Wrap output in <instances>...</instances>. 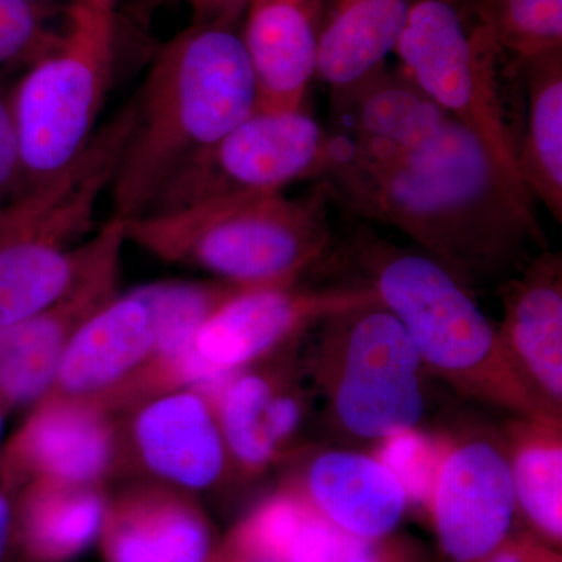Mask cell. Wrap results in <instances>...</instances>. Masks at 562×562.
Returning a JSON list of instances; mask_svg holds the SVG:
<instances>
[{
  "mask_svg": "<svg viewBox=\"0 0 562 562\" xmlns=\"http://www.w3.org/2000/svg\"><path fill=\"white\" fill-rule=\"evenodd\" d=\"M125 243V222L113 216L92 236L87 261L61 297L24 319L0 325V405L10 413L46 397L70 339L120 295Z\"/></svg>",
  "mask_w": 562,
  "mask_h": 562,
  "instance_id": "obj_11",
  "label": "cell"
},
{
  "mask_svg": "<svg viewBox=\"0 0 562 562\" xmlns=\"http://www.w3.org/2000/svg\"><path fill=\"white\" fill-rule=\"evenodd\" d=\"M241 24L192 21L151 63L111 183L114 217L146 213L166 183L257 109Z\"/></svg>",
  "mask_w": 562,
  "mask_h": 562,
  "instance_id": "obj_2",
  "label": "cell"
},
{
  "mask_svg": "<svg viewBox=\"0 0 562 562\" xmlns=\"http://www.w3.org/2000/svg\"><path fill=\"white\" fill-rule=\"evenodd\" d=\"M280 562H432V558L430 550L413 536L351 535L325 520L306 503L281 550Z\"/></svg>",
  "mask_w": 562,
  "mask_h": 562,
  "instance_id": "obj_27",
  "label": "cell"
},
{
  "mask_svg": "<svg viewBox=\"0 0 562 562\" xmlns=\"http://www.w3.org/2000/svg\"><path fill=\"white\" fill-rule=\"evenodd\" d=\"M251 284L233 281L151 283L155 341L150 360L131 387H198L202 375L194 342L211 314Z\"/></svg>",
  "mask_w": 562,
  "mask_h": 562,
  "instance_id": "obj_23",
  "label": "cell"
},
{
  "mask_svg": "<svg viewBox=\"0 0 562 562\" xmlns=\"http://www.w3.org/2000/svg\"><path fill=\"white\" fill-rule=\"evenodd\" d=\"M290 486L325 520L362 538L394 535L409 509L401 484L372 453L322 450Z\"/></svg>",
  "mask_w": 562,
  "mask_h": 562,
  "instance_id": "obj_19",
  "label": "cell"
},
{
  "mask_svg": "<svg viewBox=\"0 0 562 562\" xmlns=\"http://www.w3.org/2000/svg\"><path fill=\"white\" fill-rule=\"evenodd\" d=\"M154 341L150 284L116 295L70 339L46 397L102 403L127 391L149 362Z\"/></svg>",
  "mask_w": 562,
  "mask_h": 562,
  "instance_id": "obj_16",
  "label": "cell"
},
{
  "mask_svg": "<svg viewBox=\"0 0 562 562\" xmlns=\"http://www.w3.org/2000/svg\"><path fill=\"white\" fill-rule=\"evenodd\" d=\"M10 412L5 406L0 405V458L3 452V435H5L7 419H9Z\"/></svg>",
  "mask_w": 562,
  "mask_h": 562,
  "instance_id": "obj_36",
  "label": "cell"
},
{
  "mask_svg": "<svg viewBox=\"0 0 562 562\" xmlns=\"http://www.w3.org/2000/svg\"><path fill=\"white\" fill-rule=\"evenodd\" d=\"M120 13L68 0L60 40L11 87L25 188L65 168L99 131L116 69Z\"/></svg>",
  "mask_w": 562,
  "mask_h": 562,
  "instance_id": "obj_6",
  "label": "cell"
},
{
  "mask_svg": "<svg viewBox=\"0 0 562 562\" xmlns=\"http://www.w3.org/2000/svg\"><path fill=\"white\" fill-rule=\"evenodd\" d=\"M35 2H44V3H63V2H68V0H35Z\"/></svg>",
  "mask_w": 562,
  "mask_h": 562,
  "instance_id": "obj_37",
  "label": "cell"
},
{
  "mask_svg": "<svg viewBox=\"0 0 562 562\" xmlns=\"http://www.w3.org/2000/svg\"><path fill=\"white\" fill-rule=\"evenodd\" d=\"M325 5L327 0L247 2L241 38L257 81V109H303L316 77Z\"/></svg>",
  "mask_w": 562,
  "mask_h": 562,
  "instance_id": "obj_17",
  "label": "cell"
},
{
  "mask_svg": "<svg viewBox=\"0 0 562 562\" xmlns=\"http://www.w3.org/2000/svg\"><path fill=\"white\" fill-rule=\"evenodd\" d=\"M479 16L517 65L562 50V0H484Z\"/></svg>",
  "mask_w": 562,
  "mask_h": 562,
  "instance_id": "obj_28",
  "label": "cell"
},
{
  "mask_svg": "<svg viewBox=\"0 0 562 562\" xmlns=\"http://www.w3.org/2000/svg\"><path fill=\"white\" fill-rule=\"evenodd\" d=\"M106 562H210L213 539L201 509L165 490L131 492L106 505Z\"/></svg>",
  "mask_w": 562,
  "mask_h": 562,
  "instance_id": "obj_21",
  "label": "cell"
},
{
  "mask_svg": "<svg viewBox=\"0 0 562 562\" xmlns=\"http://www.w3.org/2000/svg\"><path fill=\"white\" fill-rule=\"evenodd\" d=\"M394 54L398 69L525 187L517 171L520 131L503 79L508 57L486 29L480 22L469 29L453 2L416 0Z\"/></svg>",
  "mask_w": 562,
  "mask_h": 562,
  "instance_id": "obj_8",
  "label": "cell"
},
{
  "mask_svg": "<svg viewBox=\"0 0 562 562\" xmlns=\"http://www.w3.org/2000/svg\"><path fill=\"white\" fill-rule=\"evenodd\" d=\"M133 435L144 464L176 486L206 490L227 465L213 402L194 387L168 391L144 405Z\"/></svg>",
  "mask_w": 562,
  "mask_h": 562,
  "instance_id": "obj_18",
  "label": "cell"
},
{
  "mask_svg": "<svg viewBox=\"0 0 562 562\" xmlns=\"http://www.w3.org/2000/svg\"><path fill=\"white\" fill-rule=\"evenodd\" d=\"M516 491L501 436L452 435L428 519L439 550L452 562H473L513 531Z\"/></svg>",
  "mask_w": 562,
  "mask_h": 562,
  "instance_id": "obj_12",
  "label": "cell"
},
{
  "mask_svg": "<svg viewBox=\"0 0 562 562\" xmlns=\"http://www.w3.org/2000/svg\"><path fill=\"white\" fill-rule=\"evenodd\" d=\"M351 254L366 284L408 333L427 373L512 416L552 417L520 382L471 291L439 262L369 233L358 235Z\"/></svg>",
  "mask_w": 562,
  "mask_h": 562,
  "instance_id": "obj_3",
  "label": "cell"
},
{
  "mask_svg": "<svg viewBox=\"0 0 562 562\" xmlns=\"http://www.w3.org/2000/svg\"><path fill=\"white\" fill-rule=\"evenodd\" d=\"M333 133L372 151L424 149L454 122L401 69L384 66L360 83L333 92Z\"/></svg>",
  "mask_w": 562,
  "mask_h": 562,
  "instance_id": "obj_20",
  "label": "cell"
},
{
  "mask_svg": "<svg viewBox=\"0 0 562 562\" xmlns=\"http://www.w3.org/2000/svg\"><path fill=\"white\" fill-rule=\"evenodd\" d=\"M498 339L542 412L562 419V261L541 251L498 284Z\"/></svg>",
  "mask_w": 562,
  "mask_h": 562,
  "instance_id": "obj_15",
  "label": "cell"
},
{
  "mask_svg": "<svg viewBox=\"0 0 562 562\" xmlns=\"http://www.w3.org/2000/svg\"><path fill=\"white\" fill-rule=\"evenodd\" d=\"M299 342L288 349L283 364L236 371L211 398L228 460L244 475H258L279 460L306 419L312 395L303 383Z\"/></svg>",
  "mask_w": 562,
  "mask_h": 562,
  "instance_id": "obj_14",
  "label": "cell"
},
{
  "mask_svg": "<svg viewBox=\"0 0 562 562\" xmlns=\"http://www.w3.org/2000/svg\"><path fill=\"white\" fill-rule=\"evenodd\" d=\"M116 457V432L102 403L44 397L0 458L2 486L13 494L36 480L95 486Z\"/></svg>",
  "mask_w": 562,
  "mask_h": 562,
  "instance_id": "obj_13",
  "label": "cell"
},
{
  "mask_svg": "<svg viewBox=\"0 0 562 562\" xmlns=\"http://www.w3.org/2000/svg\"><path fill=\"white\" fill-rule=\"evenodd\" d=\"M133 99L79 157L0 206V325L24 319L69 290L87 261L103 192L131 135Z\"/></svg>",
  "mask_w": 562,
  "mask_h": 562,
  "instance_id": "obj_5",
  "label": "cell"
},
{
  "mask_svg": "<svg viewBox=\"0 0 562 562\" xmlns=\"http://www.w3.org/2000/svg\"><path fill=\"white\" fill-rule=\"evenodd\" d=\"M319 325L305 366L333 427L373 443L419 427L427 371L397 317L375 299Z\"/></svg>",
  "mask_w": 562,
  "mask_h": 562,
  "instance_id": "obj_7",
  "label": "cell"
},
{
  "mask_svg": "<svg viewBox=\"0 0 562 562\" xmlns=\"http://www.w3.org/2000/svg\"><path fill=\"white\" fill-rule=\"evenodd\" d=\"M331 202L408 236L469 291L522 271L542 233L527 188L457 121L424 149L371 151L330 133Z\"/></svg>",
  "mask_w": 562,
  "mask_h": 562,
  "instance_id": "obj_1",
  "label": "cell"
},
{
  "mask_svg": "<svg viewBox=\"0 0 562 562\" xmlns=\"http://www.w3.org/2000/svg\"><path fill=\"white\" fill-rule=\"evenodd\" d=\"M24 190V162L11 103V88L0 79V206L13 201Z\"/></svg>",
  "mask_w": 562,
  "mask_h": 562,
  "instance_id": "obj_31",
  "label": "cell"
},
{
  "mask_svg": "<svg viewBox=\"0 0 562 562\" xmlns=\"http://www.w3.org/2000/svg\"><path fill=\"white\" fill-rule=\"evenodd\" d=\"M473 562H562V554L531 530H513L490 553Z\"/></svg>",
  "mask_w": 562,
  "mask_h": 562,
  "instance_id": "obj_32",
  "label": "cell"
},
{
  "mask_svg": "<svg viewBox=\"0 0 562 562\" xmlns=\"http://www.w3.org/2000/svg\"><path fill=\"white\" fill-rule=\"evenodd\" d=\"M446 2H453V0H446Z\"/></svg>",
  "mask_w": 562,
  "mask_h": 562,
  "instance_id": "obj_38",
  "label": "cell"
},
{
  "mask_svg": "<svg viewBox=\"0 0 562 562\" xmlns=\"http://www.w3.org/2000/svg\"><path fill=\"white\" fill-rule=\"evenodd\" d=\"M508 457L517 512L550 546L562 543V420L512 416L501 435Z\"/></svg>",
  "mask_w": 562,
  "mask_h": 562,
  "instance_id": "obj_25",
  "label": "cell"
},
{
  "mask_svg": "<svg viewBox=\"0 0 562 562\" xmlns=\"http://www.w3.org/2000/svg\"><path fill=\"white\" fill-rule=\"evenodd\" d=\"M452 446V435L408 428L373 443L372 454L394 475L409 508L430 514L439 472Z\"/></svg>",
  "mask_w": 562,
  "mask_h": 562,
  "instance_id": "obj_29",
  "label": "cell"
},
{
  "mask_svg": "<svg viewBox=\"0 0 562 562\" xmlns=\"http://www.w3.org/2000/svg\"><path fill=\"white\" fill-rule=\"evenodd\" d=\"M416 0H327L316 77L333 92L382 69L394 54Z\"/></svg>",
  "mask_w": 562,
  "mask_h": 562,
  "instance_id": "obj_22",
  "label": "cell"
},
{
  "mask_svg": "<svg viewBox=\"0 0 562 562\" xmlns=\"http://www.w3.org/2000/svg\"><path fill=\"white\" fill-rule=\"evenodd\" d=\"M192 21L241 22L249 0H190Z\"/></svg>",
  "mask_w": 562,
  "mask_h": 562,
  "instance_id": "obj_33",
  "label": "cell"
},
{
  "mask_svg": "<svg viewBox=\"0 0 562 562\" xmlns=\"http://www.w3.org/2000/svg\"><path fill=\"white\" fill-rule=\"evenodd\" d=\"M66 3L0 0V79L29 69L60 40Z\"/></svg>",
  "mask_w": 562,
  "mask_h": 562,
  "instance_id": "obj_30",
  "label": "cell"
},
{
  "mask_svg": "<svg viewBox=\"0 0 562 562\" xmlns=\"http://www.w3.org/2000/svg\"><path fill=\"white\" fill-rule=\"evenodd\" d=\"M328 154L330 133L303 109H255L224 138L180 169L144 214L231 195L283 192L295 181L319 179Z\"/></svg>",
  "mask_w": 562,
  "mask_h": 562,
  "instance_id": "obj_9",
  "label": "cell"
},
{
  "mask_svg": "<svg viewBox=\"0 0 562 562\" xmlns=\"http://www.w3.org/2000/svg\"><path fill=\"white\" fill-rule=\"evenodd\" d=\"M16 517H14V497L0 484V562H10L16 552ZM20 552V550H18Z\"/></svg>",
  "mask_w": 562,
  "mask_h": 562,
  "instance_id": "obj_34",
  "label": "cell"
},
{
  "mask_svg": "<svg viewBox=\"0 0 562 562\" xmlns=\"http://www.w3.org/2000/svg\"><path fill=\"white\" fill-rule=\"evenodd\" d=\"M525 121L517 147L520 180L553 220L562 221V50L520 65Z\"/></svg>",
  "mask_w": 562,
  "mask_h": 562,
  "instance_id": "obj_26",
  "label": "cell"
},
{
  "mask_svg": "<svg viewBox=\"0 0 562 562\" xmlns=\"http://www.w3.org/2000/svg\"><path fill=\"white\" fill-rule=\"evenodd\" d=\"M330 198L319 183L213 199L125 222V239L171 265L243 284L297 283L331 244Z\"/></svg>",
  "mask_w": 562,
  "mask_h": 562,
  "instance_id": "obj_4",
  "label": "cell"
},
{
  "mask_svg": "<svg viewBox=\"0 0 562 562\" xmlns=\"http://www.w3.org/2000/svg\"><path fill=\"white\" fill-rule=\"evenodd\" d=\"M297 283L251 284L211 314L194 342L198 391L213 397L233 372L299 341L331 314L376 299L366 283L325 290Z\"/></svg>",
  "mask_w": 562,
  "mask_h": 562,
  "instance_id": "obj_10",
  "label": "cell"
},
{
  "mask_svg": "<svg viewBox=\"0 0 562 562\" xmlns=\"http://www.w3.org/2000/svg\"><path fill=\"white\" fill-rule=\"evenodd\" d=\"M105 516L94 486L27 483L14 498L18 550L27 562L70 561L101 538Z\"/></svg>",
  "mask_w": 562,
  "mask_h": 562,
  "instance_id": "obj_24",
  "label": "cell"
},
{
  "mask_svg": "<svg viewBox=\"0 0 562 562\" xmlns=\"http://www.w3.org/2000/svg\"><path fill=\"white\" fill-rule=\"evenodd\" d=\"M103 2L110 3L111 7H114V10L120 13L121 11H132L133 14H147L150 13L161 0H103Z\"/></svg>",
  "mask_w": 562,
  "mask_h": 562,
  "instance_id": "obj_35",
  "label": "cell"
}]
</instances>
